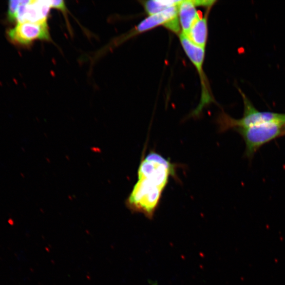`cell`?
Listing matches in <instances>:
<instances>
[{"label":"cell","mask_w":285,"mask_h":285,"mask_svg":"<svg viewBox=\"0 0 285 285\" xmlns=\"http://www.w3.org/2000/svg\"><path fill=\"white\" fill-rule=\"evenodd\" d=\"M175 175V164L151 152L139 165L138 180L129 199L130 207L149 219L153 218L170 177Z\"/></svg>","instance_id":"1"},{"label":"cell","mask_w":285,"mask_h":285,"mask_svg":"<svg viewBox=\"0 0 285 285\" xmlns=\"http://www.w3.org/2000/svg\"><path fill=\"white\" fill-rule=\"evenodd\" d=\"M244 101V116L240 119H234L226 115L220 118V131L224 132L230 129H235L249 128L267 123H277L285 125V114L272 112H260L251 101L242 93Z\"/></svg>","instance_id":"2"},{"label":"cell","mask_w":285,"mask_h":285,"mask_svg":"<svg viewBox=\"0 0 285 285\" xmlns=\"http://www.w3.org/2000/svg\"><path fill=\"white\" fill-rule=\"evenodd\" d=\"M284 126L280 123H267L237 129L245 142L247 156H252L263 145L283 135Z\"/></svg>","instance_id":"3"},{"label":"cell","mask_w":285,"mask_h":285,"mask_svg":"<svg viewBox=\"0 0 285 285\" xmlns=\"http://www.w3.org/2000/svg\"><path fill=\"white\" fill-rule=\"evenodd\" d=\"M6 36L12 43L21 47L30 46L36 40H51L47 21L18 23L6 31Z\"/></svg>","instance_id":"4"},{"label":"cell","mask_w":285,"mask_h":285,"mask_svg":"<svg viewBox=\"0 0 285 285\" xmlns=\"http://www.w3.org/2000/svg\"><path fill=\"white\" fill-rule=\"evenodd\" d=\"M179 5L172 6L145 18L137 25L128 38L152 30L160 25H164L175 33H179L181 29L178 16Z\"/></svg>","instance_id":"5"},{"label":"cell","mask_w":285,"mask_h":285,"mask_svg":"<svg viewBox=\"0 0 285 285\" xmlns=\"http://www.w3.org/2000/svg\"><path fill=\"white\" fill-rule=\"evenodd\" d=\"M51 8L50 1L20 0L14 23H40L47 21Z\"/></svg>","instance_id":"6"},{"label":"cell","mask_w":285,"mask_h":285,"mask_svg":"<svg viewBox=\"0 0 285 285\" xmlns=\"http://www.w3.org/2000/svg\"><path fill=\"white\" fill-rule=\"evenodd\" d=\"M194 0L181 1L178 6V16L182 33L187 35L194 23L200 17Z\"/></svg>","instance_id":"7"},{"label":"cell","mask_w":285,"mask_h":285,"mask_svg":"<svg viewBox=\"0 0 285 285\" xmlns=\"http://www.w3.org/2000/svg\"><path fill=\"white\" fill-rule=\"evenodd\" d=\"M180 40L182 47L188 58L192 62L201 76L205 57V48L196 45L185 35L181 34Z\"/></svg>","instance_id":"8"},{"label":"cell","mask_w":285,"mask_h":285,"mask_svg":"<svg viewBox=\"0 0 285 285\" xmlns=\"http://www.w3.org/2000/svg\"><path fill=\"white\" fill-rule=\"evenodd\" d=\"M185 35L196 45L205 48L208 38L207 17H200Z\"/></svg>","instance_id":"9"},{"label":"cell","mask_w":285,"mask_h":285,"mask_svg":"<svg viewBox=\"0 0 285 285\" xmlns=\"http://www.w3.org/2000/svg\"><path fill=\"white\" fill-rule=\"evenodd\" d=\"M181 2L177 0H151L143 2L146 12L149 16L157 14L174 6L179 5Z\"/></svg>","instance_id":"10"},{"label":"cell","mask_w":285,"mask_h":285,"mask_svg":"<svg viewBox=\"0 0 285 285\" xmlns=\"http://www.w3.org/2000/svg\"><path fill=\"white\" fill-rule=\"evenodd\" d=\"M51 8L60 10L62 11H65L66 4L63 1H50Z\"/></svg>","instance_id":"11"},{"label":"cell","mask_w":285,"mask_h":285,"mask_svg":"<svg viewBox=\"0 0 285 285\" xmlns=\"http://www.w3.org/2000/svg\"><path fill=\"white\" fill-rule=\"evenodd\" d=\"M283 135H285V129L284 130Z\"/></svg>","instance_id":"12"}]
</instances>
